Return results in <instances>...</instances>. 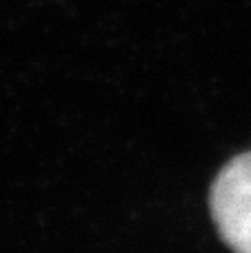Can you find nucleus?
I'll return each mask as SVG.
<instances>
[{"label":"nucleus","mask_w":251,"mask_h":253,"mask_svg":"<svg viewBox=\"0 0 251 253\" xmlns=\"http://www.w3.org/2000/svg\"><path fill=\"white\" fill-rule=\"evenodd\" d=\"M218 236L234 253H251V151L231 158L209 191Z\"/></svg>","instance_id":"1"}]
</instances>
